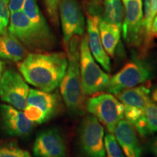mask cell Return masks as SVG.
I'll return each instance as SVG.
<instances>
[{"label": "cell", "mask_w": 157, "mask_h": 157, "mask_svg": "<svg viewBox=\"0 0 157 157\" xmlns=\"http://www.w3.org/2000/svg\"><path fill=\"white\" fill-rule=\"evenodd\" d=\"M67 66L68 58L63 52H32L18 64L26 82L48 93L60 85Z\"/></svg>", "instance_id": "6da1fadb"}, {"label": "cell", "mask_w": 157, "mask_h": 157, "mask_svg": "<svg viewBox=\"0 0 157 157\" xmlns=\"http://www.w3.org/2000/svg\"><path fill=\"white\" fill-rule=\"evenodd\" d=\"M79 36H74L66 47L68 66L60 84V94L70 113L75 116L84 114L86 101L82 88L79 70Z\"/></svg>", "instance_id": "7a4b0ae2"}, {"label": "cell", "mask_w": 157, "mask_h": 157, "mask_svg": "<svg viewBox=\"0 0 157 157\" xmlns=\"http://www.w3.org/2000/svg\"><path fill=\"white\" fill-rule=\"evenodd\" d=\"M7 30L27 50L35 52L50 50L56 42L52 31H44L34 24L22 10L11 13Z\"/></svg>", "instance_id": "3957f363"}, {"label": "cell", "mask_w": 157, "mask_h": 157, "mask_svg": "<svg viewBox=\"0 0 157 157\" xmlns=\"http://www.w3.org/2000/svg\"><path fill=\"white\" fill-rule=\"evenodd\" d=\"M79 70L85 95H94L106 90L110 76L100 68L92 56L87 34L83 35L79 46Z\"/></svg>", "instance_id": "277c9868"}, {"label": "cell", "mask_w": 157, "mask_h": 157, "mask_svg": "<svg viewBox=\"0 0 157 157\" xmlns=\"http://www.w3.org/2000/svg\"><path fill=\"white\" fill-rule=\"evenodd\" d=\"M86 110L113 133L119 121L123 119L124 105L111 93H98L86 101Z\"/></svg>", "instance_id": "5b68a950"}, {"label": "cell", "mask_w": 157, "mask_h": 157, "mask_svg": "<svg viewBox=\"0 0 157 157\" xmlns=\"http://www.w3.org/2000/svg\"><path fill=\"white\" fill-rule=\"evenodd\" d=\"M152 74L151 65L142 59H134L110 78L106 90L117 95L124 90L146 83L152 77Z\"/></svg>", "instance_id": "8992f818"}, {"label": "cell", "mask_w": 157, "mask_h": 157, "mask_svg": "<svg viewBox=\"0 0 157 157\" xmlns=\"http://www.w3.org/2000/svg\"><path fill=\"white\" fill-rule=\"evenodd\" d=\"M104 129L94 116L82 119L78 130L80 148L85 157H105Z\"/></svg>", "instance_id": "52a82bcc"}, {"label": "cell", "mask_w": 157, "mask_h": 157, "mask_svg": "<svg viewBox=\"0 0 157 157\" xmlns=\"http://www.w3.org/2000/svg\"><path fill=\"white\" fill-rule=\"evenodd\" d=\"M124 15L121 26L123 38L129 46L137 47L144 40L142 0H122Z\"/></svg>", "instance_id": "ba28073f"}, {"label": "cell", "mask_w": 157, "mask_h": 157, "mask_svg": "<svg viewBox=\"0 0 157 157\" xmlns=\"http://www.w3.org/2000/svg\"><path fill=\"white\" fill-rule=\"evenodd\" d=\"M29 93L28 84L15 71L7 69L2 74L0 77V97L3 101L22 111L27 106Z\"/></svg>", "instance_id": "9c48e42d"}, {"label": "cell", "mask_w": 157, "mask_h": 157, "mask_svg": "<svg viewBox=\"0 0 157 157\" xmlns=\"http://www.w3.org/2000/svg\"><path fill=\"white\" fill-rule=\"evenodd\" d=\"M59 14L66 48L74 36H81L84 32V17L76 0H61Z\"/></svg>", "instance_id": "30bf717a"}, {"label": "cell", "mask_w": 157, "mask_h": 157, "mask_svg": "<svg viewBox=\"0 0 157 157\" xmlns=\"http://www.w3.org/2000/svg\"><path fill=\"white\" fill-rule=\"evenodd\" d=\"M33 152L36 157H66L67 149L62 135L58 129L52 128L37 135Z\"/></svg>", "instance_id": "8fae6325"}, {"label": "cell", "mask_w": 157, "mask_h": 157, "mask_svg": "<svg viewBox=\"0 0 157 157\" xmlns=\"http://www.w3.org/2000/svg\"><path fill=\"white\" fill-rule=\"evenodd\" d=\"M0 114L4 129L10 136H24L31 132L34 122L25 113L10 105H0Z\"/></svg>", "instance_id": "7c38bea8"}, {"label": "cell", "mask_w": 157, "mask_h": 157, "mask_svg": "<svg viewBox=\"0 0 157 157\" xmlns=\"http://www.w3.org/2000/svg\"><path fill=\"white\" fill-rule=\"evenodd\" d=\"M150 87L140 84L136 87L124 90L116 95L124 105V113L135 115L145 112L147 105L150 103Z\"/></svg>", "instance_id": "4fadbf2b"}, {"label": "cell", "mask_w": 157, "mask_h": 157, "mask_svg": "<svg viewBox=\"0 0 157 157\" xmlns=\"http://www.w3.org/2000/svg\"><path fill=\"white\" fill-rule=\"evenodd\" d=\"M87 31L88 45L92 56L107 72H111V65L109 55L102 44L99 31L101 17L96 15H87Z\"/></svg>", "instance_id": "5bb4252c"}, {"label": "cell", "mask_w": 157, "mask_h": 157, "mask_svg": "<svg viewBox=\"0 0 157 157\" xmlns=\"http://www.w3.org/2000/svg\"><path fill=\"white\" fill-rule=\"evenodd\" d=\"M114 136L126 157H140L142 147L134 126L127 119L118 122L114 131Z\"/></svg>", "instance_id": "9a60e30c"}, {"label": "cell", "mask_w": 157, "mask_h": 157, "mask_svg": "<svg viewBox=\"0 0 157 157\" xmlns=\"http://www.w3.org/2000/svg\"><path fill=\"white\" fill-rule=\"evenodd\" d=\"M27 105L39 107L44 112L45 119L48 121L58 111L59 98L56 94L31 89L27 98Z\"/></svg>", "instance_id": "2e32d148"}, {"label": "cell", "mask_w": 157, "mask_h": 157, "mask_svg": "<svg viewBox=\"0 0 157 157\" xmlns=\"http://www.w3.org/2000/svg\"><path fill=\"white\" fill-rule=\"evenodd\" d=\"M27 55V49L8 30L0 34V58L19 62Z\"/></svg>", "instance_id": "e0dca14e"}, {"label": "cell", "mask_w": 157, "mask_h": 157, "mask_svg": "<svg viewBox=\"0 0 157 157\" xmlns=\"http://www.w3.org/2000/svg\"><path fill=\"white\" fill-rule=\"evenodd\" d=\"M121 29L114 24L101 20L99 31L102 44L109 57L113 58L115 55L117 45L120 41Z\"/></svg>", "instance_id": "ac0fdd59"}, {"label": "cell", "mask_w": 157, "mask_h": 157, "mask_svg": "<svg viewBox=\"0 0 157 157\" xmlns=\"http://www.w3.org/2000/svg\"><path fill=\"white\" fill-rule=\"evenodd\" d=\"M124 15L122 0H103L101 20L117 25L121 29Z\"/></svg>", "instance_id": "d6986e66"}, {"label": "cell", "mask_w": 157, "mask_h": 157, "mask_svg": "<svg viewBox=\"0 0 157 157\" xmlns=\"http://www.w3.org/2000/svg\"><path fill=\"white\" fill-rule=\"evenodd\" d=\"M22 11L34 24L44 31H51L46 20L40 12L36 0H25Z\"/></svg>", "instance_id": "ffe728a7"}, {"label": "cell", "mask_w": 157, "mask_h": 157, "mask_svg": "<svg viewBox=\"0 0 157 157\" xmlns=\"http://www.w3.org/2000/svg\"><path fill=\"white\" fill-rule=\"evenodd\" d=\"M105 157H126L113 133H107L104 137Z\"/></svg>", "instance_id": "44dd1931"}, {"label": "cell", "mask_w": 157, "mask_h": 157, "mask_svg": "<svg viewBox=\"0 0 157 157\" xmlns=\"http://www.w3.org/2000/svg\"><path fill=\"white\" fill-rule=\"evenodd\" d=\"M145 115L148 123L149 132H157V103L151 101L145 110Z\"/></svg>", "instance_id": "7402d4cb"}, {"label": "cell", "mask_w": 157, "mask_h": 157, "mask_svg": "<svg viewBox=\"0 0 157 157\" xmlns=\"http://www.w3.org/2000/svg\"><path fill=\"white\" fill-rule=\"evenodd\" d=\"M9 1L10 0H0V34L7 31L10 16Z\"/></svg>", "instance_id": "603a6c76"}, {"label": "cell", "mask_w": 157, "mask_h": 157, "mask_svg": "<svg viewBox=\"0 0 157 157\" xmlns=\"http://www.w3.org/2000/svg\"><path fill=\"white\" fill-rule=\"evenodd\" d=\"M24 113L29 120L36 124H42L46 121L44 113L39 107L33 105H27Z\"/></svg>", "instance_id": "cb8c5ba5"}, {"label": "cell", "mask_w": 157, "mask_h": 157, "mask_svg": "<svg viewBox=\"0 0 157 157\" xmlns=\"http://www.w3.org/2000/svg\"><path fill=\"white\" fill-rule=\"evenodd\" d=\"M0 157H31L29 151L13 146L0 147Z\"/></svg>", "instance_id": "d4e9b609"}, {"label": "cell", "mask_w": 157, "mask_h": 157, "mask_svg": "<svg viewBox=\"0 0 157 157\" xmlns=\"http://www.w3.org/2000/svg\"><path fill=\"white\" fill-rule=\"evenodd\" d=\"M61 0H44L45 7L50 18L54 25L58 24L59 5Z\"/></svg>", "instance_id": "484cf974"}, {"label": "cell", "mask_w": 157, "mask_h": 157, "mask_svg": "<svg viewBox=\"0 0 157 157\" xmlns=\"http://www.w3.org/2000/svg\"><path fill=\"white\" fill-rule=\"evenodd\" d=\"M25 0H10L9 9L11 13L17 11H21L23 9Z\"/></svg>", "instance_id": "4316f807"}, {"label": "cell", "mask_w": 157, "mask_h": 157, "mask_svg": "<svg viewBox=\"0 0 157 157\" xmlns=\"http://www.w3.org/2000/svg\"><path fill=\"white\" fill-rule=\"evenodd\" d=\"M150 36L151 40H153V39L154 38H157V13L152 21L150 30Z\"/></svg>", "instance_id": "83f0119b"}, {"label": "cell", "mask_w": 157, "mask_h": 157, "mask_svg": "<svg viewBox=\"0 0 157 157\" xmlns=\"http://www.w3.org/2000/svg\"><path fill=\"white\" fill-rule=\"evenodd\" d=\"M157 13V0H151V15L152 19Z\"/></svg>", "instance_id": "f1b7e54d"}, {"label": "cell", "mask_w": 157, "mask_h": 157, "mask_svg": "<svg viewBox=\"0 0 157 157\" xmlns=\"http://www.w3.org/2000/svg\"><path fill=\"white\" fill-rule=\"evenodd\" d=\"M151 151L155 156H157V136H156L152 140L151 144Z\"/></svg>", "instance_id": "f546056e"}, {"label": "cell", "mask_w": 157, "mask_h": 157, "mask_svg": "<svg viewBox=\"0 0 157 157\" xmlns=\"http://www.w3.org/2000/svg\"><path fill=\"white\" fill-rule=\"evenodd\" d=\"M152 98H153V100L154 101L155 103H157V89L155 90V91L154 92V93H153Z\"/></svg>", "instance_id": "4dcf8cb0"}, {"label": "cell", "mask_w": 157, "mask_h": 157, "mask_svg": "<svg viewBox=\"0 0 157 157\" xmlns=\"http://www.w3.org/2000/svg\"><path fill=\"white\" fill-rule=\"evenodd\" d=\"M3 68H4V63H3V62L0 60V77H1L2 74Z\"/></svg>", "instance_id": "1f68e13d"}]
</instances>
